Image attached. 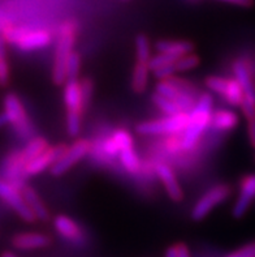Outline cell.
<instances>
[{
  "mask_svg": "<svg viewBox=\"0 0 255 257\" xmlns=\"http://www.w3.org/2000/svg\"><path fill=\"white\" fill-rule=\"evenodd\" d=\"M76 32L77 29L73 21H67L59 29L55 60H54V69H52V80L56 85L64 84L67 80V64H68L69 56L73 52Z\"/></svg>",
  "mask_w": 255,
  "mask_h": 257,
  "instance_id": "6da1fadb",
  "label": "cell"
},
{
  "mask_svg": "<svg viewBox=\"0 0 255 257\" xmlns=\"http://www.w3.org/2000/svg\"><path fill=\"white\" fill-rule=\"evenodd\" d=\"M211 110H212V98L210 94L200 95L199 101L195 104V107L190 112V120L185 130L184 139H182V147L185 149H190L197 143L200 134L211 123Z\"/></svg>",
  "mask_w": 255,
  "mask_h": 257,
  "instance_id": "7a4b0ae2",
  "label": "cell"
},
{
  "mask_svg": "<svg viewBox=\"0 0 255 257\" xmlns=\"http://www.w3.org/2000/svg\"><path fill=\"white\" fill-rule=\"evenodd\" d=\"M2 36L6 42L16 45L23 51L42 49L51 43V36L45 30H26L23 28H6Z\"/></svg>",
  "mask_w": 255,
  "mask_h": 257,
  "instance_id": "3957f363",
  "label": "cell"
},
{
  "mask_svg": "<svg viewBox=\"0 0 255 257\" xmlns=\"http://www.w3.org/2000/svg\"><path fill=\"white\" fill-rule=\"evenodd\" d=\"M64 99L67 104V128L71 136H77L81 130V115L84 111L81 97V86L77 80H71L65 85Z\"/></svg>",
  "mask_w": 255,
  "mask_h": 257,
  "instance_id": "277c9868",
  "label": "cell"
},
{
  "mask_svg": "<svg viewBox=\"0 0 255 257\" xmlns=\"http://www.w3.org/2000/svg\"><path fill=\"white\" fill-rule=\"evenodd\" d=\"M190 120V114L181 112L177 115H168L167 117L152 121H143L137 125V132L142 135L177 134L185 131Z\"/></svg>",
  "mask_w": 255,
  "mask_h": 257,
  "instance_id": "5b68a950",
  "label": "cell"
},
{
  "mask_svg": "<svg viewBox=\"0 0 255 257\" xmlns=\"http://www.w3.org/2000/svg\"><path fill=\"white\" fill-rule=\"evenodd\" d=\"M4 112L10 119V124H12L19 136L29 137L32 135V123H30L23 103L16 94L8 93L4 97Z\"/></svg>",
  "mask_w": 255,
  "mask_h": 257,
  "instance_id": "8992f818",
  "label": "cell"
},
{
  "mask_svg": "<svg viewBox=\"0 0 255 257\" xmlns=\"http://www.w3.org/2000/svg\"><path fill=\"white\" fill-rule=\"evenodd\" d=\"M230 195V188L226 184H219L208 189L194 205L191 210V219L195 222L202 221L207 217V214L212 210L215 206H217L220 202L226 200Z\"/></svg>",
  "mask_w": 255,
  "mask_h": 257,
  "instance_id": "52a82bcc",
  "label": "cell"
},
{
  "mask_svg": "<svg viewBox=\"0 0 255 257\" xmlns=\"http://www.w3.org/2000/svg\"><path fill=\"white\" fill-rule=\"evenodd\" d=\"M0 199H3L25 222L33 223L37 221L36 215L28 205L23 192H20L12 183L0 179Z\"/></svg>",
  "mask_w": 255,
  "mask_h": 257,
  "instance_id": "ba28073f",
  "label": "cell"
},
{
  "mask_svg": "<svg viewBox=\"0 0 255 257\" xmlns=\"http://www.w3.org/2000/svg\"><path fill=\"white\" fill-rule=\"evenodd\" d=\"M206 86L210 90L216 91L225 98L232 106H241L243 99V90L236 78H223L219 76H210L206 78Z\"/></svg>",
  "mask_w": 255,
  "mask_h": 257,
  "instance_id": "9c48e42d",
  "label": "cell"
},
{
  "mask_svg": "<svg viewBox=\"0 0 255 257\" xmlns=\"http://www.w3.org/2000/svg\"><path fill=\"white\" fill-rule=\"evenodd\" d=\"M89 148H90V143L85 140V139L77 140L72 147L67 148L64 154L51 166L52 175L60 176L67 173L71 167L75 166V163L81 161L86 156L87 152H89Z\"/></svg>",
  "mask_w": 255,
  "mask_h": 257,
  "instance_id": "30bf717a",
  "label": "cell"
},
{
  "mask_svg": "<svg viewBox=\"0 0 255 257\" xmlns=\"http://www.w3.org/2000/svg\"><path fill=\"white\" fill-rule=\"evenodd\" d=\"M65 150H67V145H65V144H59L56 147L47 148L42 154H39L37 158L30 161V162L24 167V176L37 175V174L42 173V171H45V170L49 169V167L51 169L52 165L64 154Z\"/></svg>",
  "mask_w": 255,
  "mask_h": 257,
  "instance_id": "8fae6325",
  "label": "cell"
},
{
  "mask_svg": "<svg viewBox=\"0 0 255 257\" xmlns=\"http://www.w3.org/2000/svg\"><path fill=\"white\" fill-rule=\"evenodd\" d=\"M255 199V174H249L241 180L239 195L237 199L232 214L234 218H242L249 210L252 200Z\"/></svg>",
  "mask_w": 255,
  "mask_h": 257,
  "instance_id": "7c38bea8",
  "label": "cell"
},
{
  "mask_svg": "<svg viewBox=\"0 0 255 257\" xmlns=\"http://www.w3.org/2000/svg\"><path fill=\"white\" fill-rule=\"evenodd\" d=\"M155 91L159 94L164 95V97L169 98L173 102L180 106L182 108L184 112H189V111H193V108L195 107V99H194V95L189 94L186 91H182L180 89H177L176 86H173L172 84H169L168 81L162 80L160 82H158L155 86Z\"/></svg>",
  "mask_w": 255,
  "mask_h": 257,
  "instance_id": "4fadbf2b",
  "label": "cell"
},
{
  "mask_svg": "<svg viewBox=\"0 0 255 257\" xmlns=\"http://www.w3.org/2000/svg\"><path fill=\"white\" fill-rule=\"evenodd\" d=\"M52 239L42 232H20L12 238V245L20 251H33L51 245Z\"/></svg>",
  "mask_w": 255,
  "mask_h": 257,
  "instance_id": "5bb4252c",
  "label": "cell"
},
{
  "mask_svg": "<svg viewBox=\"0 0 255 257\" xmlns=\"http://www.w3.org/2000/svg\"><path fill=\"white\" fill-rule=\"evenodd\" d=\"M156 173H158V176L160 178L163 184H164V188L167 193H168L169 199L176 202L184 199V192H182V189H181L180 184H178L171 167L167 166V165H158Z\"/></svg>",
  "mask_w": 255,
  "mask_h": 257,
  "instance_id": "9a60e30c",
  "label": "cell"
},
{
  "mask_svg": "<svg viewBox=\"0 0 255 257\" xmlns=\"http://www.w3.org/2000/svg\"><path fill=\"white\" fill-rule=\"evenodd\" d=\"M233 72L236 76V80L239 82L243 90V98L255 99V86L252 82L251 73H250L247 65L243 60H237L233 64Z\"/></svg>",
  "mask_w": 255,
  "mask_h": 257,
  "instance_id": "2e32d148",
  "label": "cell"
},
{
  "mask_svg": "<svg viewBox=\"0 0 255 257\" xmlns=\"http://www.w3.org/2000/svg\"><path fill=\"white\" fill-rule=\"evenodd\" d=\"M21 192H23L24 197H25L29 208L32 209V212L34 213V215H36V218L38 219V221H42V222L49 221L50 218L49 210H47V208L45 206L42 199L39 197V195L37 193L36 189H33L32 187L26 186L24 187Z\"/></svg>",
  "mask_w": 255,
  "mask_h": 257,
  "instance_id": "e0dca14e",
  "label": "cell"
},
{
  "mask_svg": "<svg viewBox=\"0 0 255 257\" xmlns=\"http://www.w3.org/2000/svg\"><path fill=\"white\" fill-rule=\"evenodd\" d=\"M156 50L163 54L180 58V56L191 54L194 50V45L189 41H160L156 43Z\"/></svg>",
  "mask_w": 255,
  "mask_h": 257,
  "instance_id": "ac0fdd59",
  "label": "cell"
},
{
  "mask_svg": "<svg viewBox=\"0 0 255 257\" xmlns=\"http://www.w3.org/2000/svg\"><path fill=\"white\" fill-rule=\"evenodd\" d=\"M54 225L62 236L69 240H78L81 238V230L76 225L75 221H72L67 215H59L54 219Z\"/></svg>",
  "mask_w": 255,
  "mask_h": 257,
  "instance_id": "d6986e66",
  "label": "cell"
},
{
  "mask_svg": "<svg viewBox=\"0 0 255 257\" xmlns=\"http://www.w3.org/2000/svg\"><path fill=\"white\" fill-rule=\"evenodd\" d=\"M149 63L137 62L133 68L132 89L134 93H143L149 84Z\"/></svg>",
  "mask_w": 255,
  "mask_h": 257,
  "instance_id": "ffe728a7",
  "label": "cell"
},
{
  "mask_svg": "<svg viewBox=\"0 0 255 257\" xmlns=\"http://www.w3.org/2000/svg\"><path fill=\"white\" fill-rule=\"evenodd\" d=\"M133 147V140L130 135L124 130L116 131L113 136L106 144L107 153L111 156H116L117 152H121L125 148Z\"/></svg>",
  "mask_w": 255,
  "mask_h": 257,
  "instance_id": "44dd1931",
  "label": "cell"
},
{
  "mask_svg": "<svg viewBox=\"0 0 255 257\" xmlns=\"http://www.w3.org/2000/svg\"><path fill=\"white\" fill-rule=\"evenodd\" d=\"M211 123L213 127L221 131H230L237 127L238 116L234 112L228 110H219L211 117Z\"/></svg>",
  "mask_w": 255,
  "mask_h": 257,
  "instance_id": "7402d4cb",
  "label": "cell"
},
{
  "mask_svg": "<svg viewBox=\"0 0 255 257\" xmlns=\"http://www.w3.org/2000/svg\"><path fill=\"white\" fill-rule=\"evenodd\" d=\"M152 102H154V103L167 115H177L181 114V112H184L182 108H181L176 102H173L172 99H169V98L164 97V95L159 94L156 91L152 94Z\"/></svg>",
  "mask_w": 255,
  "mask_h": 257,
  "instance_id": "603a6c76",
  "label": "cell"
},
{
  "mask_svg": "<svg viewBox=\"0 0 255 257\" xmlns=\"http://www.w3.org/2000/svg\"><path fill=\"white\" fill-rule=\"evenodd\" d=\"M6 39L0 34V86H7L10 84V64L7 56Z\"/></svg>",
  "mask_w": 255,
  "mask_h": 257,
  "instance_id": "cb8c5ba5",
  "label": "cell"
},
{
  "mask_svg": "<svg viewBox=\"0 0 255 257\" xmlns=\"http://www.w3.org/2000/svg\"><path fill=\"white\" fill-rule=\"evenodd\" d=\"M136 56L137 62L149 63L151 59V50H150L149 38L145 34H139L136 38Z\"/></svg>",
  "mask_w": 255,
  "mask_h": 257,
  "instance_id": "d4e9b609",
  "label": "cell"
},
{
  "mask_svg": "<svg viewBox=\"0 0 255 257\" xmlns=\"http://www.w3.org/2000/svg\"><path fill=\"white\" fill-rule=\"evenodd\" d=\"M120 158H121V162H123L124 167H125L129 173H138L139 160L138 157H137L136 152L133 150V147L125 148V149L121 150V152H120Z\"/></svg>",
  "mask_w": 255,
  "mask_h": 257,
  "instance_id": "484cf974",
  "label": "cell"
},
{
  "mask_svg": "<svg viewBox=\"0 0 255 257\" xmlns=\"http://www.w3.org/2000/svg\"><path fill=\"white\" fill-rule=\"evenodd\" d=\"M199 62V56L194 55V54H187V55L180 56V58L176 59L174 68H176V72L190 71V69L198 67Z\"/></svg>",
  "mask_w": 255,
  "mask_h": 257,
  "instance_id": "4316f807",
  "label": "cell"
},
{
  "mask_svg": "<svg viewBox=\"0 0 255 257\" xmlns=\"http://www.w3.org/2000/svg\"><path fill=\"white\" fill-rule=\"evenodd\" d=\"M80 69H81V56L77 52H72L68 59V64H67V80H77L80 75Z\"/></svg>",
  "mask_w": 255,
  "mask_h": 257,
  "instance_id": "83f0119b",
  "label": "cell"
},
{
  "mask_svg": "<svg viewBox=\"0 0 255 257\" xmlns=\"http://www.w3.org/2000/svg\"><path fill=\"white\" fill-rule=\"evenodd\" d=\"M80 86H81V97H82V104H84V110L89 107V104L91 102V98L94 94V82L91 78H84L81 82H80Z\"/></svg>",
  "mask_w": 255,
  "mask_h": 257,
  "instance_id": "f1b7e54d",
  "label": "cell"
},
{
  "mask_svg": "<svg viewBox=\"0 0 255 257\" xmlns=\"http://www.w3.org/2000/svg\"><path fill=\"white\" fill-rule=\"evenodd\" d=\"M174 56L168 55V54H163V52H159L158 55H155L154 58L150 59L149 62V68L150 71H155L156 68H160V67H164V65L173 64L176 62Z\"/></svg>",
  "mask_w": 255,
  "mask_h": 257,
  "instance_id": "f546056e",
  "label": "cell"
},
{
  "mask_svg": "<svg viewBox=\"0 0 255 257\" xmlns=\"http://www.w3.org/2000/svg\"><path fill=\"white\" fill-rule=\"evenodd\" d=\"M165 81H168L169 84H172L177 89H180V90H182V91H186V93H189V94H191V95H194L195 93H197V88H195V86H194L191 82L186 81V80H182V78L171 76V77L167 78Z\"/></svg>",
  "mask_w": 255,
  "mask_h": 257,
  "instance_id": "4dcf8cb0",
  "label": "cell"
},
{
  "mask_svg": "<svg viewBox=\"0 0 255 257\" xmlns=\"http://www.w3.org/2000/svg\"><path fill=\"white\" fill-rule=\"evenodd\" d=\"M241 108L245 115L246 120L254 119L255 117V99H250V98H243L242 103H241Z\"/></svg>",
  "mask_w": 255,
  "mask_h": 257,
  "instance_id": "1f68e13d",
  "label": "cell"
},
{
  "mask_svg": "<svg viewBox=\"0 0 255 257\" xmlns=\"http://www.w3.org/2000/svg\"><path fill=\"white\" fill-rule=\"evenodd\" d=\"M225 257H255V241L243 245L242 248H239L238 251L233 252Z\"/></svg>",
  "mask_w": 255,
  "mask_h": 257,
  "instance_id": "d6a6232c",
  "label": "cell"
},
{
  "mask_svg": "<svg viewBox=\"0 0 255 257\" xmlns=\"http://www.w3.org/2000/svg\"><path fill=\"white\" fill-rule=\"evenodd\" d=\"M154 72L156 78H160V80H167L171 76H173V73L176 72V68H174V63L173 64L164 65V67H160V68H156Z\"/></svg>",
  "mask_w": 255,
  "mask_h": 257,
  "instance_id": "836d02e7",
  "label": "cell"
},
{
  "mask_svg": "<svg viewBox=\"0 0 255 257\" xmlns=\"http://www.w3.org/2000/svg\"><path fill=\"white\" fill-rule=\"evenodd\" d=\"M247 136H249L250 145L255 148V117L247 120Z\"/></svg>",
  "mask_w": 255,
  "mask_h": 257,
  "instance_id": "e575fe53",
  "label": "cell"
},
{
  "mask_svg": "<svg viewBox=\"0 0 255 257\" xmlns=\"http://www.w3.org/2000/svg\"><path fill=\"white\" fill-rule=\"evenodd\" d=\"M223 2L236 4V6L239 7H245V8H249V7H251L254 4V0H223Z\"/></svg>",
  "mask_w": 255,
  "mask_h": 257,
  "instance_id": "d590c367",
  "label": "cell"
},
{
  "mask_svg": "<svg viewBox=\"0 0 255 257\" xmlns=\"http://www.w3.org/2000/svg\"><path fill=\"white\" fill-rule=\"evenodd\" d=\"M176 251H177V257H190L189 248L185 244H176Z\"/></svg>",
  "mask_w": 255,
  "mask_h": 257,
  "instance_id": "8d00e7d4",
  "label": "cell"
},
{
  "mask_svg": "<svg viewBox=\"0 0 255 257\" xmlns=\"http://www.w3.org/2000/svg\"><path fill=\"white\" fill-rule=\"evenodd\" d=\"M7 124H10V119H8L7 114L3 111V112H0V128H3Z\"/></svg>",
  "mask_w": 255,
  "mask_h": 257,
  "instance_id": "74e56055",
  "label": "cell"
},
{
  "mask_svg": "<svg viewBox=\"0 0 255 257\" xmlns=\"http://www.w3.org/2000/svg\"><path fill=\"white\" fill-rule=\"evenodd\" d=\"M165 257H177V251H176V245H172L165 252Z\"/></svg>",
  "mask_w": 255,
  "mask_h": 257,
  "instance_id": "f35d334b",
  "label": "cell"
},
{
  "mask_svg": "<svg viewBox=\"0 0 255 257\" xmlns=\"http://www.w3.org/2000/svg\"><path fill=\"white\" fill-rule=\"evenodd\" d=\"M0 257H17V256L15 253H13V252L6 251V252H3V253L0 254Z\"/></svg>",
  "mask_w": 255,
  "mask_h": 257,
  "instance_id": "ab89813d",
  "label": "cell"
}]
</instances>
